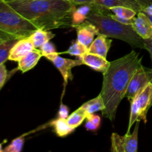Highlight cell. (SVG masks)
Listing matches in <instances>:
<instances>
[{"instance_id": "10", "label": "cell", "mask_w": 152, "mask_h": 152, "mask_svg": "<svg viewBox=\"0 0 152 152\" xmlns=\"http://www.w3.org/2000/svg\"><path fill=\"white\" fill-rule=\"evenodd\" d=\"M78 59L81 60L83 65H87L95 71L100 72L102 74L106 72L111 64V62L107 60L106 58L94 53H89L88 51L78 57Z\"/></svg>"}, {"instance_id": "7", "label": "cell", "mask_w": 152, "mask_h": 152, "mask_svg": "<svg viewBox=\"0 0 152 152\" xmlns=\"http://www.w3.org/2000/svg\"><path fill=\"white\" fill-rule=\"evenodd\" d=\"M139 126L140 122H137L133 133H126L124 136L113 133L111 135V151L137 152Z\"/></svg>"}, {"instance_id": "5", "label": "cell", "mask_w": 152, "mask_h": 152, "mask_svg": "<svg viewBox=\"0 0 152 152\" xmlns=\"http://www.w3.org/2000/svg\"><path fill=\"white\" fill-rule=\"evenodd\" d=\"M131 112L127 134L130 133L131 128L137 122L141 120L146 123L147 114L152 106V83H150L134 99L130 102Z\"/></svg>"}, {"instance_id": "16", "label": "cell", "mask_w": 152, "mask_h": 152, "mask_svg": "<svg viewBox=\"0 0 152 152\" xmlns=\"http://www.w3.org/2000/svg\"><path fill=\"white\" fill-rule=\"evenodd\" d=\"M109 10L112 13L111 16L114 19L126 25H132V19L138 13L133 9L126 7H114Z\"/></svg>"}, {"instance_id": "11", "label": "cell", "mask_w": 152, "mask_h": 152, "mask_svg": "<svg viewBox=\"0 0 152 152\" xmlns=\"http://www.w3.org/2000/svg\"><path fill=\"white\" fill-rule=\"evenodd\" d=\"M74 28L77 31V40L88 48L94 40L95 36L99 35L96 27L87 21L76 25Z\"/></svg>"}, {"instance_id": "13", "label": "cell", "mask_w": 152, "mask_h": 152, "mask_svg": "<svg viewBox=\"0 0 152 152\" xmlns=\"http://www.w3.org/2000/svg\"><path fill=\"white\" fill-rule=\"evenodd\" d=\"M111 44H112V40L108 39V37L99 34L94 40L92 44L88 48V51L89 53H94L106 58Z\"/></svg>"}, {"instance_id": "3", "label": "cell", "mask_w": 152, "mask_h": 152, "mask_svg": "<svg viewBox=\"0 0 152 152\" xmlns=\"http://www.w3.org/2000/svg\"><path fill=\"white\" fill-rule=\"evenodd\" d=\"M111 14L112 13L109 9L94 4L86 21L96 27L99 35L118 39L129 43L134 48L145 49L144 39L135 32L132 25L118 22L112 17Z\"/></svg>"}, {"instance_id": "33", "label": "cell", "mask_w": 152, "mask_h": 152, "mask_svg": "<svg viewBox=\"0 0 152 152\" xmlns=\"http://www.w3.org/2000/svg\"><path fill=\"white\" fill-rule=\"evenodd\" d=\"M10 39H13V38L9 37V36H7V34H3V33L0 32V44L2 42H4L7 41V40Z\"/></svg>"}, {"instance_id": "12", "label": "cell", "mask_w": 152, "mask_h": 152, "mask_svg": "<svg viewBox=\"0 0 152 152\" xmlns=\"http://www.w3.org/2000/svg\"><path fill=\"white\" fill-rule=\"evenodd\" d=\"M34 49V45L28 38L21 39L13 45L9 55V60L19 62L24 56Z\"/></svg>"}, {"instance_id": "6", "label": "cell", "mask_w": 152, "mask_h": 152, "mask_svg": "<svg viewBox=\"0 0 152 152\" xmlns=\"http://www.w3.org/2000/svg\"><path fill=\"white\" fill-rule=\"evenodd\" d=\"M150 83H152V69L142 65L131 79L125 96L131 102Z\"/></svg>"}, {"instance_id": "19", "label": "cell", "mask_w": 152, "mask_h": 152, "mask_svg": "<svg viewBox=\"0 0 152 152\" xmlns=\"http://www.w3.org/2000/svg\"><path fill=\"white\" fill-rule=\"evenodd\" d=\"M50 126H53V130L58 137H64L72 133L74 131V128L70 126L65 119L57 118L53 120L50 123Z\"/></svg>"}, {"instance_id": "36", "label": "cell", "mask_w": 152, "mask_h": 152, "mask_svg": "<svg viewBox=\"0 0 152 152\" xmlns=\"http://www.w3.org/2000/svg\"><path fill=\"white\" fill-rule=\"evenodd\" d=\"M147 16H148V17L149 18V19L151 20V22H152V16H149V15H147Z\"/></svg>"}, {"instance_id": "26", "label": "cell", "mask_w": 152, "mask_h": 152, "mask_svg": "<svg viewBox=\"0 0 152 152\" xmlns=\"http://www.w3.org/2000/svg\"><path fill=\"white\" fill-rule=\"evenodd\" d=\"M7 78V71L4 64L0 65V90L5 83Z\"/></svg>"}, {"instance_id": "32", "label": "cell", "mask_w": 152, "mask_h": 152, "mask_svg": "<svg viewBox=\"0 0 152 152\" xmlns=\"http://www.w3.org/2000/svg\"><path fill=\"white\" fill-rule=\"evenodd\" d=\"M68 1L74 3V4H76L77 5L85 4H95L94 0H68Z\"/></svg>"}, {"instance_id": "20", "label": "cell", "mask_w": 152, "mask_h": 152, "mask_svg": "<svg viewBox=\"0 0 152 152\" xmlns=\"http://www.w3.org/2000/svg\"><path fill=\"white\" fill-rule=\"evenodd\" d=\"M80 107L84 109L88 114H94L96 111H103L105 109V104L101 95L99 94L96 97L85 102Z\"/></svg>"}, {"instance_id": "29", "label": "cell", "mask_w": 152, "mask_h": 152, "mask_svg": "<svg viewBox=\"0 0 152 152\" xmlns=\"http://www.w3.org/2000/svg\"><path fill=\"white\" fill-rule=\"evenodd\" d=\"M85 127H86V129H87L88 131L95 132V131H96L98 129H99V126H96V125H95L94 123H93L92 122L89 121V120H87L86 125H85Z\"/></svg>"}, {"instance_id": "17", "label": "cell", "mask_w": 152, "mask_h": 152, "mask_svg": "<svg viewBox=\"0 0 152 152\" xmlns=\"http://www.w3.org/2000/svg\"><path fill=\"white\" fill-rule=\"evenodd\" d=\"M54 37L55 34L50 31L38 28L28 37V39L34 45V48L38 49L40 48L46 42H50V40L52 39Z\"/></svg>"}, {"instance_id": "38", "label": "cell", "mask_w": 152, "mask_h": 152, "mask_svg": "<svg viewBox=\"0 0 152 152\" xmlns=\"http://www.w3.org/2000/svg\"><path fill=\"white\" fill-rule=\"evenodd\" d=\"M111 152H112V151H111Z\"/></svg>"}, {"instance_id": "23", "label": "cell", "mask_w": 152, "mask_h": 152, "mask_svg": "<svg viewBox=\"0 0 152 152\" xmlns=\"http://www.w3.org/2000/svg\"><path fill=\"white\" fill-rule=\"evenodd\" d=\"M88 50V48L87 47H86L84 45L80 43L77 39L75 41H73L68 50L65 52H62V53H68V54L71 55V56L80 57V56H83L85 53H87Z\"/></svg>"}, {"instance_id": "2", "label": "cell", "mask_w": 152, "mask_h": 152, "mask_svg": "<svg viewBox=\"0 0 152 152\" xmlns=\"http://www.w3.org/2000/svg\"><path fill=\"white\" fill-rule=\"evenodd\" d=\"M5 1L33 25L45 31L72 27V15L77 6L68 0Z\"/></svg>"}, {"instance_id": "28", "label": "cell", "mask_w": 152, "mask_h": 152, "mask_svg": "<svg viewBox=\"0 0 152 152\" xmlns=\"http://www.w3.org/2000/svg\"><path fill=\"white\" fill-rule=\"evenodd\" d=\"M86 119H87L88 120H89V121L92 122L93 123H94V124L96 125V126H100L101 119L99 115H96V114H91L88 115L87 118Z\"/></svg>"}, {"instance_id": "8", "label": "cell", "mask_w": 152, "mask_h": 152, "mask_svg": "<svg viewBox=\"0 0 152 152\" xmlns=\"http://www.w3.org/2000/svg\"><path fill=\"white\" fill-rule=\"evenodd\" d=\"M47 58L48 60H50L53 65L56 66V68L59 70V72L61 73L63 78L64 84H63V94H62V99L65 94V88H66L67 84L69 80H72V69L76 66L83 65L81 60L80 59H66V58H62L59 56V53L56 54L50 55L48 56Z\"/></svg>"}, {"instance_id": "21", "label": "cell", "mask_w": 152, "mask_h": 152, "mask_svg": "<svg viewBox=\"0 0 152 152\" xmlns=\"http://www.w3.org/2000/svg\"><path fill=\"white\" fill-rule=\"evenodd\" d=\"M88 115V114L81 107H80L78 109L74 111L71 115L68 116V118L66 119V121L70 126L75 129L83 123V122L87 118Z\"/></svg>"}, {"instance_id": "4", "label": "cell", "mask_w": 152, "mask_h": 152, "mask_svg": "<svg viewBox=\"0 0 152 152\" xmlns=\"http://www.w3.org/2000/svg\"><path fill=\"white\" fill-rule=\"evenodd\" d=\"M37 27L13 10L4 0H0V32L13 39L28 38Z\"/></svg>"}, {"instance_id": "18", "label": "cell", "mask_w": 152, "mask_h": 152, "mask_svg": "<svg viewBox=\"0 0 152 152\" xmlns=\"http://www.w3.org/2000/svg\"><path fill=\"white\" fill-rule=\"evenodd\" d=\"M94 5V4H85L77 6L72 15V28L86 22L93 10Z\"/></svg>"}, {"instance_id": "35", "label": "cell", "mask_w": 152, "mask_h": 152, "mask_svg": "<svg viewBox=\"0 0 152 152\" xmlns=\"http://www.w3.org/2000/svg\"><path fill=\"white\" fill-rule=\"evenodd\" d=\"M0 152H3L2 145H1V143H0Z\"/></svg>"}, {"instance_id": "31", "label": "cell", "mask_w": 152, "mask_h": 152, "mask_svg": "<svg viewBox=\"0 0 152 152\" xmlns=\"http://www.w3.org/2000/svg\"><path fill=\"white\" fill-rule=\"evenodd\" d=\"M144 45L145 50L149 52L152 62V39H144Z\"/></svg>"}, {"instance_id": "24", "label": "cell", "mask_w": 152, "mask_h": 152, "mask_svg": "<svg viewBox=\"0 0 152 152\" xmlns=\"http://www.w3.org/2000/svg\"><path fill=\"white\" fill-rule=\"evenodd\" d=\"M24 142L25 138L23 135L15 138L7 146L3 149V152H21L23 148Z\"/></svg>"}, {"instance_id": "30", "label": "cell", "mask_w": 152, "mask_h": 152, "mask_svg": "<svg viewBox=\"0 0 152 152\" xmlns=\"http://www.w3.org/2000/svg\"><path fill=\"white\" fill-rule=\"evenodd\" d=\"M135 1L141 6L142 10H145L146 7H148L152 4V0H135Z\"/></svg>"}, {"instance_id": "15", "label": "cell", "mask_w": 152, "mask_h": 152, "mask_svg": "<svg viewBox=\"0 0 152 152\" xmlns=\"http://www.w3.org/2000/svg\"><path fill=\"white\" fill-rule=\"evenodd\" d=\"M94 3L110 9L114 7H126L139 13L142 11L141 6L135 0H94Z\"/></svg>"}, {"instance_id": "14", "label": "cell", "mask_w": 152, "mask_h": 152, "mask_svg": "<svg viewBox=\"0 0 152 152\" xmlns=\"http://www.w3.org/2000/svg\"><path fill=\"white\" fill-rule=\"evenodd\" d=\"M42 56H43L40 50L34 48L18 62L17 69L22 71V73H25L30 71L37 65Z\"/></svg>"}, {"instance_id": "1", "label": "cell", "mask_w": 152, "mask_h": 152, "mask_svg": "<svg viewBox=\"0 0 152 152\" xmlns=\"http://www.w3.org/2000/svg\"><path fill=\"white\" fill-rule=\"evenodd\" d=\"M142 66V58L132 50L128 54L111 62L106 72L103 74L102 90L99 94L103 99L105 109L102 115L114 121L117 108L125 97L128 86L134 73Z\"/></svg>"}, {"instance_id": "22", "label": "cell", "mask_w": 152, "mask_h": 152, "mask_svg": "<svg viewBox=\"0 0 152 152\" xmlns=\"http://www.w3.org/2000/svg\"><path fill=\"white\" fill-rule=\"evenodd\" d=\"M17 39H10L0 44V65L4 64L9 59L10 50L18 42Z\"/></svg>"}, {"instance_id": "34", "label": "cell", "mask_w": 152, "mask_h": 152, "mask_svg": "<svg viewBox=\"0 0 152 152\" xmlns=\"http://www.w3.org/2000/svg\"><path fill=\"white\" fill-rule=\"evenodd\" d=\"M142 12H144L145 13H146L147 15L152 16V4H151V5L148 6V7H146L145 10H142Z\"/></svg>"}, {"instance_id": "9", "label": "cell", "mask_w": 152, "mask_h": 152, "mask_svg": "<svg viewBox=\"0 0 152 152\" xmlns=\"http://www.w3.org/2000/svg\"><path fill=\"white\" fill-rule=\"evenodd\" d=\"M132 26L143 39H152V22L146 13L141 11L132 19Z\"/></svg>"}, {"instance_id": "25", "label": "cell", "mask_w": 152, "mask_h": 152, "mask_svg": "<svg viewBox=\"0 0 152 152\" xmlns=\"http://www.w3.org/2000/svg\"><path fill=\"white\" fill-rule=\"evenodd\" d=\"M40 51H41L42 54L45 57H48V56H50V55H53L57 53L56 50V48H55L54 45L53 43L48 42L45 44L43 45L41 48H39Z\"/></svg>"}, {"instance_id": "27", "label": "cell", "mask_w": 152, "mask_h": 152, "mask_svg": "<svg viewBox=\"0 0 152 152\" xmlns=\"http://www.w3.org/2000/svg\"><path fill=\"white\" fill-rule=\"evenodd\" d=\"M68 114H69V110L68 108L65 105H63L61 102L60 107H59V111H58V118L65 119L66 120L68 117Z\"/></svg>"}, {"instance_id": "37", "label": "cell", "mask_w": 152, "mask_h": 152, "mask_svg": "<svg viewBox=\"0 0 152 152\" xmlns=\"http://www.w3.org/2000/svg\"><path fill=\"white\" fill-rule=\"evenodd\" d=\"M4 1H13V0H4Z\"/></svg>"}]
</instances>
